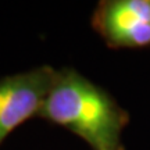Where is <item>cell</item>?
<instances>
[{"label":"cell","instance_id":"cell-3","mask_svg":"<svg viewBox=\"0 0 150 150\" xmlns=\"http://www.w3.org/2000/svg\"><path fill=\"white\" fill-rule=\"evenodd\" d=\"M92 27L111 49L150 46V0H102Z\"/></svg>","mask_w":150,"mask_h":150},{"label":"cell","instance_id":"cell-1","mask_svg":"<svg viewBox=\"0 0 150 150\" xmlns=\"http://www.w3.org/2000/svg\"><path fill=\"white\" fill-rule=\"evenodd\" d=\"M39 117L78 135L93 150H125L121 135L129 114L74 68L57 70Z\"/></svg>","mask_w":150,"mask_h":150},{"label":"cell","instance_id":"cell-2","mask_svg":"<svg viewBox=\"0 0 150 150\" xmlns=\"http://www.w3.org/2000/svg\"><path fill=\"white\" fill-rule=\"evenodd\" d=\"M57 70L40 65L0 78V145L21 124L39 117Z\"/></svg>","mask_w":150,"mask_h":150}]
</instances>
